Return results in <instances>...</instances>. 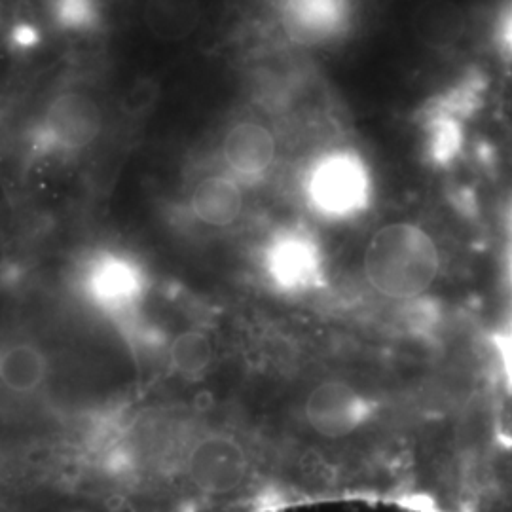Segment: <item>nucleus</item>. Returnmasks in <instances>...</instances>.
Wrapping results in <instances>:
<instances>
[{"label": "nucleus", "mask_w": 512, "mask_h": 512, "mask_svg": "<svg viewBox=\"0 0 512 512\" xmlns=\"http://www.w3.org/2000/svg\"><path fill=\"white\" fill-rule=\"evenodd\" d=\"M442 266L439 243L418 222L395 220L378 228L366 243L363 274L374 293L412 302L429 293Z\"/></svg>", "instance_id": "f257e3e1"}, {"label": "nucleus", "mask_w": 512, "mask_h": 512, "mask_svg": "<svg viewBox=\"0 0 512 512\" xmlns=\"http://www.w3.org/2000/svg\"><path fill=\"white\" fill-rule=\"evenodd\" d=\"M492 42L499 55L512 65V0H503L495 12Z\"/></svg>", "instance_id": "2eb2a0df"}, {"label": "nucleus", "mask_w": 512, "mask_h": 512, "mask_svg": "<svg viewBox=\"0 0 512 512\" xmlns=\"http://www.w3.org/2000/svg\"><path fill=\"white\" fill-rule=\"evenodd\" d=\"M76 283L93 310L126 334L139 332L150 293L143 262L116 247H97L80 262Z\"/></svg>", "instance_id": "7ed1b4c3"}, {"label": "nucleus", "mask_w": 512, "mask_h": 512, "mask_svg": "<svg viewBox=\"0 0 512 512\" xmlns=\"http://www.w3.org/2000/svg\"><path fill=\"white\" fill-rule=\"evenodd\" d=\"M103 129L97 101L82 92H63L46 105L35 128V143L50 154L71 156L92 147Z\"/></svg>", "instance_id": "39448f33"}, {"label": "nucleus", "mask_w": 512, "mask_h": 512, "mask_svg": "<svg viewBox=\"0 0 512 512\" xmlns=\"http://www.w3.org/2000/svg\"><path fill=\"white\" fill-rule=\"evenodd\" d=\"M224 173L243 188L264 183L277 158L274 133L255 120H243L226 131L220 143Z\"/></svg>", "instance_id": "1a4fd4ad"}, {"label": "nucleus", "mask_w": 512, "mask_h": 512, "mask_svg": "<svg viewBox=\"0 0 512 512\" xmlns=\"http://www.w3.org/2000/svg\"><path fill=\"white\" fill-rule=\"evenodd\" d=\"M184 473L202 494H230L251 473V456L236 437L219 431L207 433L188 448Z\"/></svg>", "instance_id": "0eeeda50"}, {"label": "nucleus", "mask_w": 512, "mask_h": 512, "mask_svg": "<svg viewBox=\"0 0 512 512\" xmlns=\"http://www.w3.org/2000/svg\"><path fill=\"white\" fill-rule=\"evenodd\" d=\"M169 365L186 378L202 376L215 359V348L211 338L202 330L190 329L177 334L169 349Z\"/></svg>", "instance_id": "4468645a"}, {"label": "nucleus", "mask_w": 512, "mask_h": 512, "mask_svg": "<svg viewBox=\"0 0 512 512\" xmlns=\"http://www.w3.org/2000/svg\"><path fill=\"white\" fill-rule=\"evenodd\" d=\"M378 414V403L357 385L327 380L308 393L304 416L311 431L323 439H348L365 429Z\"/></svg>", "instance_id": "423d86ee"}, {"label": "nucleus", "mask_w": 512, "mask_h": 512, "mask_svg": "<svg viewBox=\"0 0 512 512\" xmlns=\"http://www.w3.org/2000/svg\"><path fill=\"white\" fill-rule=\"evenodd\" d=\"M285 37L321 48L346 37L355 18V0H270Z\"/></svg>", "instance_id": "6e6552de"}, {"label": "nucleus", "mask_w": 512, "mask_h": 512, "mask_svg": "<svg viewBox=\"0 0 512 512\" xmlns=\"http://www.w3.org/2000/svg\"><path fill=\"white\" fill-rule=\"evenodd\" d=\"M143 19L152 37L179 42L198 29L202 8L198 0H147Z\"/></svg>", "instance_id": "9b49d317"}, {"label": "nucleus", "mask_w": 512, "mask_h": 512, "mask_svg": "<svg viewBox=\"0 0 512 512\" xmlns=\"http://www.w3.org/2000/svg\"><path fill=\"white\" fill-rule=\"evenodd\" d=\"M243 190L245 188L224 171L205 175L192 186L188 209L192 217L207 228H230L243 215Z\"/></svg>", "instance_id": "9d476101"}, {"label": "nucleus", "mask_w": 512, "mask_h": 512, "mask_svg": "<svg viewBox=\"0 0 512 512\" xmlns=\"http://www.w3.org/2000/svg\"><path fill=\"white\" fill-rule=\"evenodd\" d=\"M300 190L306 207L317 219L346 224L370 211L376 183L370 165L359 150L332 147L308 162Z\"/></svg>", "instance_id": "f03ea898"}, {"label": "nucleus", "mask_w": 512, "mask_h": 512, "mask_svg": "<svg viewBox=\"0 0 512 512\" xmlns=\"http://www.w3.org/2000/svg\"><path fill=\"white\" fill-rule=\"evenodd\" d=\"M262 279L285 296H308L329 285V258L321 239L300 224L277 226L258 253Z\"/></svg>", "instance_id": "20e7f679"}, {"label": "nucleus", "mask_w": 512, "mask_h": 512, "mask_svg": "<svg viewBox=\"0 0 512 512\" xmlns=\"http://www.w3.org/2000/svg\"><path fill=\"white\" fill-rule=\"evenodd\" d=\"M48 376V359L33 344H14L0 353V384L18 395H31Z\"/></svg>", "instance_id": "f8f14e48"}, {"label": "nucleus", "mask_w": 512, "mask_h": 512, "mask_svg": "<svg viewBox=\"0 0 512 512\" xmlns=\"http://www.w3.org/2000/svg\"><path fill=\"white\" fill-rule=\"evenodd\" d=\"M48 18L65 35L92 37L105 21L101 0H44Z\"/></svg>", "instance_id": "ddd939ff"}]
</instances>
